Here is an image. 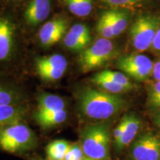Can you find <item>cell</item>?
I'll return each instance as SVG.
<instances>
[{
  "label": "cell",
  "instance_id": "1",
  "mask_svg": "<svg viewBox=\"0 0 160 160\" xmlns=\"http://www.w3.org/2000/svg\"><path fill=\"white\" fill-rule=\"evenodd\" d=\"M80 111L92 119H109L121 111L125 101L117 94L97 89H85L79 96Z\"/></svg>",
  "mask_w": 160,
  "mask_h": 160
},
{
  "label": "cell",
  "instance_id": "2",
  "mask_svg": "<svg viewBox=\"0 0 160 160\" xmlns=\"http://www.w3.org/2000/svg\"><path fill=\"white\" fill-rule=\"evenodd\" d=\"M111 137L105 123L85 126L80 134V145L86 157L96 160H110Z\"/></svg>",
  "mask_w": 160,
  "mask_h": 160
},
{
  "label": "cell",
  "instance_id": "3",
  "mask_svg": "<svg viewBox=\"0 0 160 160\" xmlns=\"http://www.w3.org/2000/svg\"><path fill=\"white\" fill-rule=\"evenodd\" d=\"M37 140L35 133L20 121L0 128V150L13 154L35 148Z\"/></svg>",
  "mask_w": 160,
  "mask_h": 160
},
{
  "label": "cell",
  "instance_id": "4",
  "mask_svg": "<svg viewBox=\"0 0 160 160\" xmlns=\"http://www.w3.org/2000/svg\"><path fill=\"white\" fill-rule=\"evenodd\" d=\"M159 27L160 16L150 13L139 15L133 22L130 31L133 48L139 51L150 48Z\"/></svg>",
  "mask_w": 160,
  "mask_h": 160
},
{
  "label": "cell",
  "instance_id": "5",
  "mask_svg": "<svg viewBox=\"0 0 160 160\" xmlns=\"http://www.w3.org/2000/svg\"><path fill=\"white\" fill-rule=\"evenodd\" d=\"M114 45L110 39L100 38L89 48L83 50L79 62L83 72H88L103 65L111 59Z\"/></svg>",
  "mask_w": 160,
  "mask_h": 160
},
{
  "label": "cell",
  "instance_id": "6",
  "mask_svg": "<svg viewBox=\"0 0 160 160\" xmlns=\"http://www.w3.org/2000/svg\"><path fill=\"white\" fill-rule=\"evenodd\" d=\"M117 67L138 82H143L152 75L153 63L148 57L139 53H132L121 57Z\"/></svg>",
  "mask_w": 160,
  "mask_h": 160
},
{
  "label": "cell",
  "instance_id": "7",
  "mask_svg": "<svg viewBox=\"0 0 160 160\" xmlns=\"http://www.w3.org/2000/svg\"><path fill=\"white\" fill-rule=\"evenodd\" d=\"M68 62L64 56L53 54L38 58L36 67L38 74L45 81H56L65 74Z\"/></svg>",
  "mask_w": 160,
  "mask_h": 160
},
{
  "label": "cell",
  "instance_id": "8",
  "mask_svg": "<svg viewBox=\"0 0 160 160\" xmlns=\"http://www.w3.org/2000/svg\"><path fill=\"white\" fill-rule=\"evenodd\" d=\"M133 160H160V138L153 133L141 136L131 150Z\"/></svg>",
  "mask_w": 160,
  "mask_h": 160
},
{
  "label": "cell",
  "instance_id": "9",
  "mask_svg": "<svg viewBox=\"0 0 160 160\" xmlns=\"http://www.w3.org/2000/svg\"><path fill=\"white\" fill-rule=\"evenodd\" d=\"M67 20L56 18L44 24L39 31L40 42L45 47H51L60 41L66 33Z\"/></svg>",
  "mask_w": 160,
  "mask_h": 160
},
{
  "label": "cell",
  "instance_id": "10",
  "mask_svg": "<svg viewBox=\"0 0 160 160\" xmlns=\"http://www.w3.org/2000/svg\"><path fill=\"white\" fill-rule=\"evenodd\" d=\"M14 45V25L9 18L0 17V63L11 58Z\"/></svg>",
  "mask_w": 160,
  "mask_h": 160
},
{
  "label": "cell",
  "instance_id": "11",
  "mask_svg": "<svg viewBox=\"0 0 160 160\" xmlns=\"http://www.w3.org/2000/svg\"><path fill=\"white\" fill-rule=\"evenodd\" d=\"M91 37L89 28L83 24H76L69 30L64 38L65 47L73 51L85 50L91 42Z\"/></svg>",
  "mask_w": 160,
  "mask_h": 160
},
{
  "label": "cell",
  "instance_id": "12",
  "mask_svg": "<svg viewBox=\"0 0 160 160\" xmlns=\"http://www.w3.org/2000/svg\"><path fill=\"white\" fill-rule=\"evenodd\" d=\"M51 11V0H31L25 11L26 22L36 26L47 19Z\"/></svg>",
  "mask_w": 160,
  "mask_h": 160
},
{
  "label": "cell",
  "instance_id": "13",
  "mask_svg": "<svg viewBox=\"0 0 160 160\" xmlns=\"http://www.w3.org/2000/svg\"><path fill=\"white\" fill-rule=\"evenodd\" d=\"M124 127L120 138L114 144L115 150L121 152L131 144L138 133L140 128V121L133 114H128L122 118Z\"/></svg>",
  "mask_w": 160,
  "mask_h": 160
},
{
  "label": "cell",
  "instance_id": "14",
  "mask_svg": "<svg viewBox=\"0 0 160 160\" xmlns=\"http://www.w3.org/2000/svg\"><path fill=\"white\" fill-rule=\"evenodd\" d=\"M65 110V102L59 96L42 93L38 98V107L35 115H45Z\"/></svg>",
  "mask_w": 160,
  "mask_h": 160
},
{
  "label": "cell",
  "instance_id": "15",
  "mask_svg": "<svg viewBox=\"0 0 160 160\" xmlns=\"http://www.w3.org/2000/svg\"><path fill=\"white\" fill-rule=\"evenodd\" d=\"M27 108L21 104L0 106V128L22 120Z\"/></svg>",
  "mask_w": 160,
  "mask_h": 160
},
{
  "label": "cell",
  "instance_id": "16",
  "mask_svg": "<svg viewBox=\"0 0 160 160\" xmlns=\"http://www.w3.org/2000/svg\"><path fill=\"white\" fill-rule=\"evenodd\" d=\"M36 121L43 128H51L65 122L68 118L66 110H62L45 115H35Z\"/></svg>",
  "mask_w": 160,
  "mask_h": 160
},
{
  "label": "cell",
  "instance_id": "17",
  "mask_svg": "<svg viewBox=\"0 0 160 160\" xmlns=\"http://www.w3.org/2000/svg\"><path fill=\"white\" fill-rule=\"evenodd\" d=\"M108 13L115 37H118L127 28L128 23V14L127 12L117 9L108 11Z\"/></svg>",
  "mask_w": 160,
  "mask_h": 160
},
{
  "label": "cell",
  "instance_id": "18",
  "mask_svg": "<svg viewBox=\"0 0 160 160\" xmlns=\"http://www.w3.org/2000/svg\"><path fill=\"white\" fill-rule=\"evenodd\" d=\"M71 143L65 139H56L46 147V153L50 160H64Z\"/></svg>",
  "mask_w": 160,
  "mask_h": 160
},
{
  "label": "cell",
  "instance_id": "19",
  "mask_svg": "<svg viewBox=\"0 0 160 160\" xmlns=\"http://www.w3.org/2000/svg\"><path fill=\"white\" fill-rule=\"evenodd\" d=\"M69 11L79 17H85L91 13L93 0H64Z\"/></svg>",
  "mask_w": 160,
  "mask_h": 160
},
{
  "label": "cell",
  "instance_id": "20",
  "mask_svg": "<svg viewBox=\"0 0 160 160\" xmlns=\"http://www.w3.org/2000/svg\"><path fill=\"white\" fill-rule=\"evenodd\" d=\"M21 104L19 93L5 83L0 82V106Z\"/></svg>",
  "mask_w": 160,
  "mask_h": 160
},
{
  "label": "cell",
  "instance_id": "21",
  "mask_svg": "<svg viewBox=\"0 0 160 160\" xmlns=\"http://www.w3.org/2000/svg\"><path fill=\"white\" fill-rule=\"evenodd\" d=\"M92 82L97 86H99V88H101L104 91L113 93V94H118V93H122V92L128 91V90L125 87L113 82L109 79L102 77L99 73H97L93 77Z\"/></svg>",
  "mask_w": 160,
  "mask_h": 160
},
{
  "label": "cell",
  "instance_id": "22",
  "mask_svg": "<svg viewBox=\"0 0 160 160\" xmlns=\"http://www.w3.org/2000/svg\"><path fill=\"white\" fill-rule=\"evenodd\" d=\"M97 31L101 38L111 39L115 37L108 11L104 12L100 17L97 25Z\"/></svg>",
  "mask_w": 160,
  "mask_h": 160
},
{
  "label": "cell",
  "instance_id": "23",
  "mask_svg": "<svg viewBox=\"0 0 160 160\" xmlns=\"http://www.w3.org/2000/svg\"><path fill=\"white\" fill-rule=\"evenodd\" d=\"M98 73L102 77L109 79L118 85L123 86L128 91H130L133 88V85L131 82L128 78L122 73L112 71H104Z\"/></svg>",
  "mask_w": 160,
  "mask_h": 160
},
{
  "label": "cell",
  "instance_id": "24",
  "mask_svg": "<svg viewBox=\"0 0 160 160\" xmlns=\"http://www.w3.org/2000/svg\"><path fill=\"white\" fill-rule=\"evenodd\" d=\"M148 103L153 108H160V81H157L150 88Z\"/></svg>",
  "mask_w": 160,
  "mask_h": 160
},
{
  "label": "cell",
  "instance_id": "25",
  "mask_svg": "<svg viewBox=\"0 0 160 160\" xmlns=\"http://www.w3.org/2000/svg\"><path fill=\"white\" fill-rule=\"evenodd\" d=\"M85 156L79 143L71 144L64 160H84Z\"/></svg>",
  "mask_w": 160,
  "mask_h": 160
},
{
  "label": "cell",
  "instance_id": "26",
  "mask_svg": "<svg viewBox=\"0 0 160 160\" xmlns=\"http://www.w3.org/2000/svg\"><path fill=\"white\" fill-rule=\"evenodd\" d=\"M106 5L114 8H130L139 5L144 0H102Z\"/></svg>",
  "mask_w": 160,
  "mask_h": 160
},
{
  "label": "cell",
  "instance_id": "27",
  "mask_svg": "<svg viewBox=\"0 0 160 160\" xmlns=\"http://www.w3.org/2000/svg\"><path fill=\"white\" fill-rule=\"evenodd\" d=\"M151 48L154 50L156 52L160 53V27L157 31V34L155 36L154 39H153V44H152Z\"/></svg>",
  "mask_w": 160,
  "mask_h": 160
},
{
  "label": "cell",
  "instance_id": "28",
  "mask_svg": "<svg viewBox=\"0 0 160 160\" xmlns=\"http://www.w3.org/2000/svg\"><path fill=\"white\" fill-rule=\"evenodd\" d=\"M152 75L157 81H160V59L153 64Z\"/></svg>",
  "mask_w": 160,
  "mask_h": 160
},
{
  "label": "cell",
  "instance_id": "29",
  "mask_svg": "<svg viewBox=\"0 0 160 160\" xmlns=\"http://www.w3.org/2000/svg\"><path fill=\"white\" fill-rule=\"evenodd\" d=\"M155 122H156V124H157V125L158 126V127L160 128V108L155 117Z\"/></svg>",
  "mask_w": 160,
  "mask_h": 160
},
{
  "label": "cell",
  "instance_id": "30",
  "mask_svg": "<svg viewBox=\"0 0 160 160\" xmlns=\"http://www.w3.org/2000/svg\"><path fill=\"white\" fill-rule=\"evenodd\" d=\"M32 160H50V159H42V158H33L32 159Z\"/></svg>",
  "mask_w": 160,
  "mask_h": 160
},
{
  "label": "cell",
  "instance_id": "31",
  "mask_svg": "<svg viewBox=\"0 0 160 160\" xmlns=\"http://www.w3.org/2000/svg\"><path fill=\"white\" fill-rule=\"evenodd\" d=\"M84 160H96V159H90V158H88V157H85V159H84Z\"/></svg>",
  "mask_w": 160,
  "mask_h": 160
},
{
  "label": "cell",
  "instance_id": "32",
  "mask_svg": "<svg viewBox=\"0 0 160 160\" xmlns=\"http://www.w3.org/2000/svg\"><path fill=\"white\" fill-rule=\"evenodd\" d=\"M19 1H21V0H19Z\"/></svg>",
  "mask_w": 160,
  "mask_h": 160
}]
</instances>
